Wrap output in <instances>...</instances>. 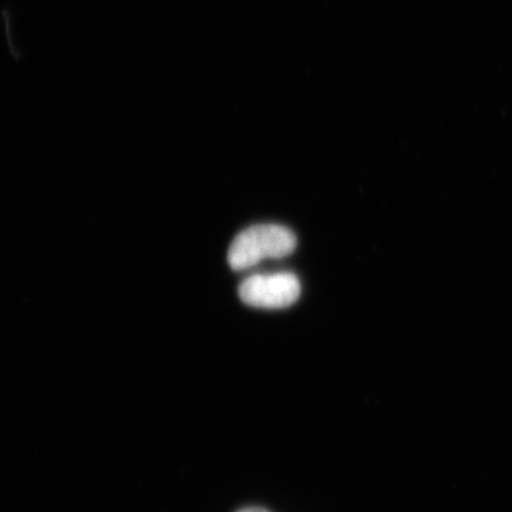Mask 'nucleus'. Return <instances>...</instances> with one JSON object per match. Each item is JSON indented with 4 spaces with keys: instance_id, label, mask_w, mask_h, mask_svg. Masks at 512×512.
<instances>
[{
    "instance_id": "f257e3e1",
    "label": "nucleus",
    "mask_w": 512,
    "mask_h": 512,
    "mask_svg": "<svg viewBox=\"0 0 512 512\" xmlns=\"http://www.w3.org/2000/svg\"><path fill=\"white\" fill-rule=\"evenodd\" d=\"M296 237L282 225H254L239 232L228 251V262L234 271H245L265 259H281L293 254Z\"/></svg>"
},
{
    "instance_id": "f03ea898",
    "label": "nucleus",
    "mask_w": 512,
    "mask_h": 512,
    "mask_svg": "<svg viewBox=\"0 0 512 512\" xmlns=\"http://www.w3.org/2000/svg\"><path fill=\"white\" fill-rule=\"evenodd\" d=\"M301 282L298 276L289 272L254 275L239 285V298L252 308H289L301 296Z\"/></svg>"
},
{
    "instance_id": "7ed1b4c3",
    "label": "nucleus",
    "mask_w": 512,
    "mask_h": 512,
    "mask_svg": "<svg viewBox=\"0 0 512 512\" xmlns=\"http://www.w3.org/2000/svg\"><path fill=\"white\" fill-rule=\"evenodd\" d=\"M238 512H268V511L264 510V508L249 507V508H244V510H239Z\"/></svg>"
}]
</instances>
